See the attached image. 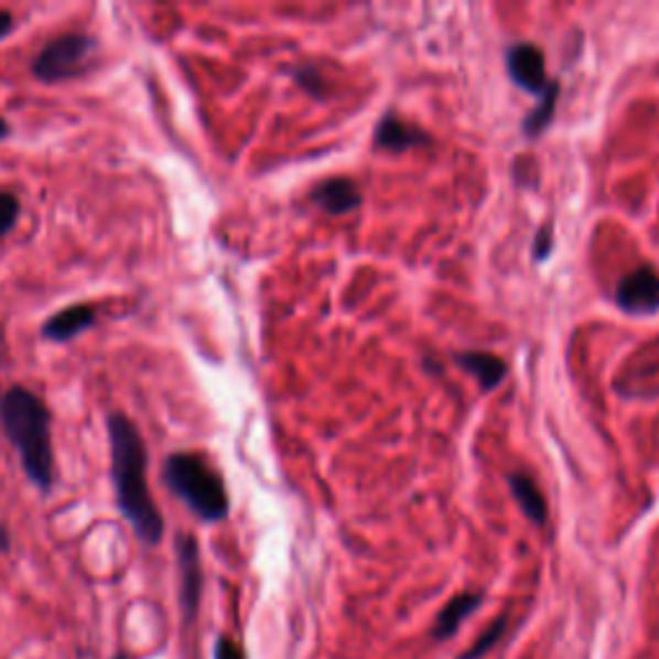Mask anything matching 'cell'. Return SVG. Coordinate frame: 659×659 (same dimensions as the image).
Wrapping results in <instances>:
<instances>
[{"label":"cell","mask_w":659,"mask_h":659,"mask_svg":"<svg viewBox=\"0 0 659 659\" xmlns=\"http://www.w3.org/2000/svg\"><path fill=\"white\" fill-rule=\"evenodd\" d=\"M106 425H109L111 472L121 516L132 523L134 533L144 543L155 547L163 539L165 523L148 487V449L132 420L121 412L109 415Z\"/></svg>","instance_id":"obj_1"},{"label":"cell","mask_w":659,"mask_h":659,"mask_svg":"<svg viewBox=\"0 0 659 659\" xmlns=\"http://www.w3.org/2000/svg\"><path fill=\"white\" fill-rule=\"evenodd\" d=\"M0 425L19 451L26 477L42 493H50L55 479V458H52L47 404L26 387H11L0 397Z\"/></svg>","instance_id":"obj_2"},{"label":"cell","mask_w":659,"mask_h":659,"mask_svg":"<svg viewBox=\"0 0 659 659\" xmlns=\"http://www.w3.org/2000/svg\"><path fill=\"white\" fill-rule=\"evenodd\" d=\"M165 485L202 520H222L229 510L225 482L217 469L194 451H175L163 464Z\"/></svg>","instance_id":"obj_3"},{"label":"cell","mask_w":659,"mask_h":659,"mask_svg":"<svg viewBox=\"0 0 659 659\" xmlns=\"http://www.w3.org/2000/svg\"><path fill=\"white\" fill-rule=\"evenodd\" d=\"M96 44L86 34H63L52 40L40 55L34 57L32 73L42 83H60L80 78L86 73V65L94 57Z\"/></svg>","instance_id":"obj_4"},{"label":"cell","mask_w":659,"mask_h":659,"mask_svg":"<svg viewBox=\"0 0 659 659\" xmlns=\"http://www.w3.org/2000/svg\"><path fill=\"white\" fill-rule=\"evenodd\" d=\"M616 302L620 310L631 314H649L659 310V273L655 268L644 266L626 273L618 281Z\"/></svg>","instance_id":"obj_5"},{"label":"cell","mask_w":659,"mask_h":659,"mask_svg":"<svg viewBox=\"0 0 659 659\" xmlns=\"http://www.w3.org/2000/svg\"><path fill=\"white\" fill-rule=\"evenodd\" d=\"M508 71L510 78L520 88L531 90V94H547L551 80H547V67H543V55L533 44H516L508 52Z\"/></svg>","instance_id":"obj_6"},{"label":"cell","mask_w":659,"mask_h":659,"mask_svg":"<svg viewBox=\"0 0 659 659\" xmlns=\"http://www.w3.org/2000/svg\"><path fill=\"white\" fill-rule=\"evenodd\" d=\"M179 551V566H181V595H183V611L194 616L198 605V593H202V566H198V547L191 536L181 533L175 541Z\"/></svg>","instance_id":"obj_7"},{"label":"cell","mask_w":659,"mask_h":659,"mask_svg":"<svg viewBox=\"0 0 659 659\" xmlns=\"http://www.w3.org/2000/svg\"><path fill=\"white\" fill-rule=\"evenodd\" d=\"M361 188L350 179H327L314 186L312 202L327 214H348L361 206Z\"/></svg>","instance_id":"obj_8"},{"label":"cell","mask_w":659,"mask_h":659,"mask_svg":"<svg viewBox=\"0 0 659 659\" xmlns=\"http://www.w3.org/2000/svg\"><path fill=\"white\" fill-rule=\"evenodd\" d=\"M96 312L88 304H75L67 310L52 314V317L42 325V338L52 343H65L78 338L80 333H86L88 327H94Z\"/></svg>","instance_id":"obj_9"},{"label":"cell","mask_w":659,"mask_h":659,"mask_svg":"<svg viewBox=\"0 0 659 659\" xmlns=\"http://www.w3.org/2000/svg\"><path fill=\"white\" fill-rule=\"evenodd\" d=\"M423 142H428L423 129H418L415 125H410V121L395 117V114H389V117L381 119L377 125V132H374V144L387 152H404V150L420 148Z\"/></svg>","instance_id":"obj_10"},{"label":"cell","mask_w":659,"mask_h":659,"mask_svg":"<svg viewBox=\"0 0 659 659\" xmlns=\"http://www.w3.org/2000/svg\"><path fill=\"white\" fill-rule=\"evenodd\" d=\"M456 361L458 366H464V371H469L479 381L482 389H495L505 379V374H508L503 358L485 354V350H469V354L456 356Z\"/></svg>","instance_id":"obj_11"},{"label":"cell","mask_w":659,"mask_h":659,"mask_svg":"<svg viewBox=\"0 0 659 659\" xmlns=\"http://www.w3.org/2000/svg\"><path fill=\"white\" fill-rule=\"evenodd\" d=\"M512 497H516L520 510L526 512V518H531L533 523H543L547 520V500H543L541 489L536 487V482L528 474H510L508 477Z\"/></svg>","instance_id":"obj_12"},{"label":"cell","mask_w":659,"mask_h":659,"mask_svg":"<svg viewBox=\"0 0 659 659\" xmlns=\"http://www.w3.org/2000/svg\"><path fill=\"white\" fill-rule=\"evenodd\" d=\"M479 603H482V597L477 593L456 595L454 601H451L446 608L441 611V616L433 626V634L439 636V639H449V636H454L456 628L462 626V620L466 616H472V613L479 608Z\"/></svg>","instance_id":"obj_13"},{"label":"cell","mask_w":659,"mask_h":659,"mask_svg":"<svg viewBox=\"0 0 659 659\" xmlns=\"http://www.w3.org/2000/svg\"><path fill=\"white\" fill-rule=\"evenodd\" d=\"M557 94H559V86L551 80V86L547 88V94H543L541 104L536 106V109L523 119V132L528 137L541 134L543 129L549 127V121H551V117H554V109H557Z\"/></svg>","instance_id":"obj_14"},{"label":"cell","mask_w":659,"mask_h":659,"mask_svg":"<svg viewBox=\"0 0 659 659\" xmlns=\"http://www.w3.org/2000/svg\"><path fill=\"white\" fill-rule=\"evenodd\" d=\"M21 214V204L17 194H11V191H0V237L9 235L13 225H17Z\"/></svg>","instance_id":"obj_15"},{"label":"cell","mask_w":659,"mask_h":659,"mask_svg":"<svg viewBox=\"0 0 659 659\" xmlns=\"http://www.w3.org/2000/svg\"><path fill=\"white\" fill-rule=\"evenodd\" d=\"M503 628H505V620H503V618H500V620H495L493 628H489V634H487V636H482V639H479L477 644H474L472 651H469V655H466L464 659H477V657L485 655V651H487L489 647H493V644H495L497 639H500Z\"/></svg>","instance_id":"obj_16"},{"label":"cell","mask_w":659,"mask_h":659,"mask_svg":"<svg viewBox=\"0 0 659 659\" xmlns=\"http://www.w3.org/2000/svg\"><path fill=\"white\" fill-rule=\"evenodd\" d=\"M217 659H245L242 649L237 647V644L233 639H219L217 641V655H214Z\"/></svg>","instance_id":"obj_17"},{"label":"cell","mask_w":659,"mask_h":659,"mask_svg":"<svg viewBox=\"0 0 659 659\" xmlns=\"http://www.w3.org/2000/svg\"><path fill=\"white\" fill-rule=\"evenodd\" d=\"M549 250H551V227H541L539 240H536V258L549 256Z\"/></svg>","instance_id":"obj_18"},{"label":"cell","mask_w":659,"mask_h":659,"mask_svg":"<svg viewBox=\"0 0 659 659\" xmlns=\"http://www.w3.org/2000/svg\"><path fill=\"white\" fill-rule=\"evenodd\" d=\"M13 29V17L6 9H0V40H6V36L11 34Z\"/></svg>","instance_id":"obj_19"},{"label":"cell","mask_w":659,"mask_h":659,"mask_svg":"<svg viewBox=\"0 0 659 659\" xmlns=\"http://www.w3.org/2000/svg\"><path fill=\"white\" fill-rule=\"evenodd\" d=\"M9 137V125H6V119H0V140H6Z\"/></svg>","instance_id":"obj_20"},{"label":"cell","mask_w":659,"mask_h":659,"mask_svg":"<svg viewBox=\"0 0 659 659\" xmlns=\"http://www.w3.org/2000/svg\"><path fill=\"white\" fill-rule=\"evenodd\" d=\"M117 659H127V657H125V655H119V657H117Z\"/></svg>","instance_id":"obj_21"}]
</instances>
